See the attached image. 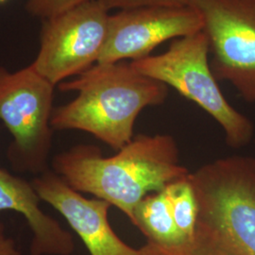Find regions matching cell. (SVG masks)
Masks as SVG:
<instances>
[{
	"instance_id": "obj_1",
	"label": "cell",
	"mask_w": 255,
	"mask_h": 255,
	"mask_svg": "<svg viewBox=\"0 0 255 255\" xmlns=\"http://www.w3.org/2000/svg\"><path fill=\"white\" fill-rule=\"evenodd\" d=\"M52 166L73 189L107 201L130 222L146 195L189 174L180 164L175 139L167 134H139L112 157H103L97 146H73L56 155Z\"/></svg>"
},
{
	"instance_id": "obj_2",
	"label": "cell",
	"mask_w": 255,
	"mask_h": 255,
	"mask_svg": "<svg viewBox=\"0 0 255 255\" xmlns=\"http://www.w3.org/2000/svg\"><path fill=\"white\" fill-rule=\"evenodd\" d=\"M58 87L78 95L54 108L53 130L86 131L115 150L131 141L140 113L163 104L168 96L167 85L140 73L128 61L94 64Z\"/></svg>"
},
{
	"instance_id": "obj_3",
	"label": "cell",
	"mask_w": 255,
	"mask_h": 255,
	"mask_svg": "<svg viewBox=\"0 0 255 255\" xmlns=\"http://www.w3.org/2000/svg\"><path fill=\"white\" fill-rule=\"evenodd\" d=\"M198 225L237 255H255V158L232 156L189 173Z\"/></svg>"
},
{
	"instance_id": "obj_4",
	"label": "cell",
	"mask_w": 255,
	"mask_h": 255,
	"mask_svg": "<svg viewBox=\"0 0 255 255\" xmlns=\"http://www.w3.org/2000/svg\"><path fill=\"white\" fill-rule=\"evenodd\" d=\"M209 55L208 39L201 30L175 39L162 54L130 63L140 73L172 87L209 114L223 128L228 146H246L254 136V124L222 94L212 72Z\"/></svg>"
},
{
	"instance_id": "obj_5",
	"label": "cell",
	"mask_w": 255,
	"mask_h": 255,
	"mask_svg": "<svg viewBox=\"0 0 255 255\" xmlns=\"http://www.w3.org/2000/svg\"><path fill=\"white\" fill-rule=\"evenodd\" d=\"M54 86L31 64L0 75V120L13 137L8 158L17 171L39 175L47 170Z\"/></svg>"
},
{
	"instance_id": "obj_6",
	"label": "cell",
	"mask_w": 255,
	"mask_h": 255,
	"mask_svg": "<svg viewBox=\"0 0 255 255\" xmlns=\"http://www.w3.org/2000/svg\"><path fill=\"white\" fill-rule=\"evenodd\" d=\"M203 20L210 66L217 81L228 82L255 102V0H188Z\"/></svg>"
},
{
	"instance_id": "obj_7",
	"label": "cell",
	"mask_w": 255,
	"mask_h": 255,
	"mask_svg": "<svg viewBox=\"0 0 255 255\" xmlns=\"http://www.w3.org/2000/svg\"><path fill=\"white\" fill-rule=\"evenodd\" d=\"M110 11L90 0L43 20L40 48L31 65L53 85L97 64L105 46Z\"/></svg>"
},
{
	"instance_id": "obj_8",
	"label": "cell",
	"mask_w": 255,
	"mask_h": 255,
	"mask_svg": "<svg viewBox=\"0 0 255 255\" xmlns=\"http://www.w3.org/2000/svg\"><path fill=\"white\" fill-rule=\"evenodd\" d=\"M200 12L189 5L140 6L110 14L108 35L97 64L135 61L164 42L199 32Z\"/></svg>"
},
{
	"instance_id": "obj_9",
	"label": "cell",
	"mask_w": 255,
	"mask_h": 255,
	"mask_svg": "<svg viewBox=\"0 0 255 255\" xmlns=\"http://www.w3.org/2000/svg\"><path fill=\"white\" fill-rule=\"evenodd\" d=\"M31 183L41 201L64 217L90 255H142L140 249L128 246L111 227L107 201L84 198L54 171L39 174Z\"/></svg>"
},
{
	"instance_id": "obj_10",
	"label": "cell",
	"mask_w": 255,
	"mask_h": 255,
	"mask_svg": "<svg viewBox=\"0 0 255 255\" xmlns=\"http://www.w3.org/2000/svg\"><path fill=\"white\" fill-rule=\"evenodd\" d=\"M40 201L31 182L0 168V212L12 210L24 216L33 234L30 255H71L73 237L41 210ZM0 236H3L1 223Z\"/></svg>"
},
{
	"instance_id": "obj_11",
	"label": "cell",
	"mask_w": 255,
	"mask_h": 255,
	"mask_svg": "<svg viewBox=\"0 0 255 255\" xmlns=\"http://www.w3.org/2000/svg\"><path fill=\"white\" fill-rule=\"evenodd\" d=\"M131 223L142 232L148 242L156 245L177 247L187 242L176 225L164 189L146 195L137 204Z\"/></svg>"
},
{
	"instance_id": "obj_12",
	"label": "cell",
	"mask_w": 255,
	"mask_h": 255,
	"mask_svg": "<svg viewBox=\"0 0 255 255\" xmlns=\"http://www.w3.org/2000/svg\"><path fill=\"white\" fill-rule=\"evenodd\" d=\"M164 191L170 201L174 219L181 235L186 241L191 240L197 231L199 205L189 174L170 182Z\"/></svg>"
},
{
	"instance_id": "obj_13",
	"label": "cell",
	"mask_w": 255,
	"mask_h": 255,
	"mask_svg": "<svg viewBox=\"0 0 255 255\" xmlns=\"http://www.w3.org/2000/svg\"><path fill=\"white\" fill-rule=\"evenodd\" d=\"M140 251L142 255H237L200 225L193 239L182 245L162 247L147 241Z\"/></svg>"
},
{
	"instance_id": "obj_14",
	"label": "cell",
	"mask_w": 255,
	"mask_h": 255,
	"mask_svg": "<svg viewBox=\"0 0 255 255\" xmlns=\"http://www.w3.org/2000/svg\"><path fill=\"white\" fill-rule=\"evenodd\" d=\"M90 0H26L27 12L39 18H50Z\"/></svg>"
},
{
	"instance_id": "obj_15",
	"label": "cell",
	"mask_w": 255,
	"mask_h": 255,
	"mask_svg": "<svg viewBox=\"0 0 255 255\" xmlns=\"http://www.w3.org/2000/svg\"><path fill=\"white\" fill-rule=\"evenodd\" d=\"M108 9H124L140 6L187 5L188 0H99Z\"/></svg>"
},
{
	"instance_id": "obj_16",
	"label": "cell",
	"mask_w": 255,
	"mask_h": 255,
	"mask_svg": "<svg viewBox=\"0 0 255 255\" xmlns=\"http://www.w3.org/2000/svg\"><path fill=\"white\" fill-rule=\"evenodd\" d=\"M0 255H20L12 239L0 236Z\"/></svg>"
},
{
	"instance_id": "obj_17",
	"label": "cell",
	"mask_w": 255,
	"mask_h": 255,
	"mask_svg": "<svg viewBox=\"0 0 255 255\" xmlns=\"http://www.w3.org/2000/svg\"><path fill=\"white\" fill-rule=\"evenodd\" d=\"M4 71H5V69H4V68H2V67H0V75L3 73Z\"/></svg>"
},
{
	"instance_id": "obj_18",
	"label": "cell",
	"mask_w": 255,
	"mask_h": 255,
	"mask_svg": "<svg viewBox=\"0 0 255 255\" xmlns=\"http://www.w3.org/2000/svg\"><path fill=\"white\" fill-rule=\"evenodd\" d=\"M7 0H0V3H4V2H6Z\"/></svg>"
}]
</instances>
